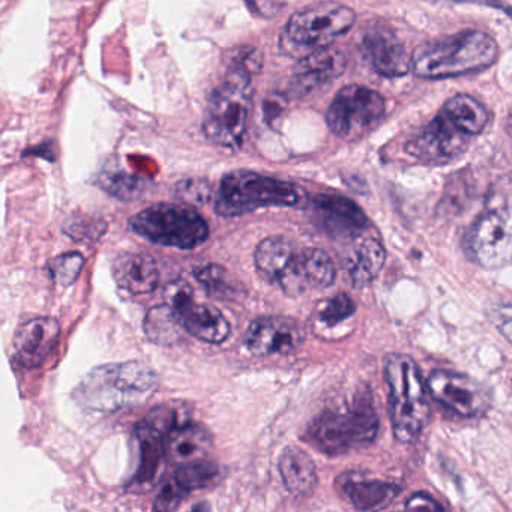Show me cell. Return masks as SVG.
I'll return each mask as SVG.
<instances>
[{
  "mask_svg": "<svg viewBox=\"0 0 512 512\" xmlns=\"http://www.w3.org/2000/svg\"><path fill=\"white\" fill-rule=\"evenodd\" d=\"M499 58L491 35L476 29L421 44L410 58V70L425 80H443L481 73Z\"/></svg>",
  "mask_w": 512,
  "mask_h": 512,
  "instance_id": "1",
  "label": "cell"
},
{
  "mask_svg": "<svg viewBox=\"0 0 512 512\" xmlns=\"http://www.w3.org/2000/svg\"><path fill=\"white\" fill-rule=\"evenodd\" d=\"M158 377L137 361L94 368L74 389L73 398L92 412H115L140 406L154 395Z\"/></svg>",
  "mask_w": 512,
  "mask_h": 512,
  "instance_id": "2",
  "label": "cell"
},
{
  "mask_svg": "<svg viewBox=\"0 0 512 512\" xmlns=\"http://www.w3.org/2000/svg\"><path fill=\"white\" fill-rule=\"evenodd\" d=\"M383 376L389 391L392 431L400 443L419 439L430 421L427 383L418 364L403 353H389L383 359Z\"/></svg>",
  "mask_w": 512,
  "mask_h": 512,
  "instance_id": "3",
  "label": "cell"
},
{
  "mask_svg": "<svg viewBox=\"0 0 512 512\" xmlns=\"http://www.w3.org/2000/svg\"><path fill=\"white\" fill-rule=\"evenodd\" d=\"M379 416L370 391H361L340 409H326L307 427V442L323 454L341 455L367 448L379 433Z\"/></svg>",
  "mask_w": 512,
  "mask_h": 512,
  "instance_id": "4",
  "label": "cell"
},
{
  "mask_svg": "<svg viewBox=\"0 0 512 512\" xmlns=\"http://www.w3.org/2000/svg\"><path fill=\"white\" fill-rule=\"evenodd\" d=\"M253 74L227 65L226 77L212 91L203 115L205 136L215 145L229 151H238L247 136Z\"/></svg>",
  "mask_w": 512,
  "mask_h": 512,
  "instance_id": "5",
  "label": "cell"
},
{
  "mask_svg": "<svg viewBox=\"0 0 512 512\" xmlns=\"http://www.w3.org/2000/svg\"><path fill=\"white\" fill-rule=\"evenodd\" d=\"M305 193L298 185L248 170L230 172L221 179L215 212L232 218L262 208H298Z\"/></svg>",
  "mask_w": 512,
  "mask_h": 512,
  "instance_id": "6",
  "label": "cell"
},
{
  "mask_svg": "<svg viewBox=\"0 0 512 512\" xmlns=\"http://www.w3.org/2000/svg\"><path fill=\"white\" fill-rule=\"evenodd\" d=\"M356 22L352 8L338 2H316L296 11L280 35V52L287 58L298 59L331 46L346 35Z\"/></svg>",
  "mask_w": 512,
  "mask_h": 512,
  "instance_id": "7",
  "label": "cell"
},
{
  "mask_svg": "<svg viewBox=\"0 0 512 512\" xmlns=\"http://www.w3.org/2000/svg\"><path fill=\"white\" fill-rule=\"evenodd\" d=\"M130 224L148 241L179 250H194L209 238L205 218L188 205L158 203L134 215Z\"/></svg>",
  "mask_w": 512,
  "mask_h": 512,
  "instance_id": "8",
  "label": "cell"
},
{
  "mask_svg": "<svg viewBox=\"0 0 512 512\" xmlns=\"http://www.w3.org/2000/svg\"><path fill=\"white\" fill-rule=\"evenodd\" d=\"M385 98L373 89L349 85L329 104L326 124L344 142H356L373 133L385 116Z\"/></svg>",
  "mask_w": 512,
  "mask_h": 512,
  "instance_id": "9",
  "label": "cell"
},
{
  "mask_svg": "<svg viewBox=\"0 0 512 512\" xmlns=\"http://www.w3.org/2000/svg\"><path fill=\"white\" fill-rule=\"evenodd\" d=\"M470 136L461 131L445 113L428 122L404 146L407 155L428 166H445L460 158L469 148Z\"/></svg>",
  "mask_w": 512,
  "mask_h": 512,
  "instance_id": "10",
  "label": "cell"
},
{
  "mask_svg": "<svg viewBox=\"0 0 512 512\" xmlns=\"http://www.w3.org/2000/svg\"><path fill=\"white\" fill-rule=\"evenodd\" d=\"M511 248V227L502 212H484L464 238L467 257L484 269H499L508 265Z\"/></svg>",
  "mask_w": 512,
  "mask_h": 512,
  "instance_id": "11",
  "label": "cell"
},
{
  "mask_svg": "<svg viewBox=\"0 0 512 512\" xmlns=\"http://www.w3.org/2000/svg\"><path fill=\"white\" fill-rule=\"evenodd\" d=\"M428 394L446 409L464 418L484 415L490 407L487 391L476 380L448 370H434L428 376Z\"/></svg>",
  "mask_w": 512,
  "mask_h": 512,
  "instance_id": "12",
  "label": "cell"
},
{
  "mask_svg": "<svg viewBox=\"0 0 512 512\" xmlns=\"http://www.w3.org/2000/svg\"><path fill=\"white\" fill-rule=\"evenodd\" d=\"M337 277L331 257L319 248H296L292 259L277 280L287 296H301L310 290H325Z\"/></svg>",
  "mask_w": 512,
  "mask_h": 512,
  "instance_id": "13",
  "label": "cell"
},
{
  "mask_svg": "<svg viewBox=\"0 0 512 512\" xmlns=\"http://www.w3.org/2000/svg\"><path fill=\"white\" fill-rule=\"evenodd\" d=\"M305 340V328L292 317L263 316L253 320L244 343L254 356H284L295 352Z\"/></svg>",
  "mask_w": 512,
  "mask_h": 512,
  "instance_id": "14",
  "label": "cell"
},
{
  "mask_svg": "<svg viewBox=\"0 0 512 512\" xmlns=\"http://www.w3.org/2000/svg\"><path fill=\"white\" fill-rule=\"evenodd\" d=\"M314 224L335 239L358 238L368 229V218L361 208L347 197L320 194L311 202Z\"/></svg>",
  "mask_w": 512,
  "mask_h": 512,
  "instance_id": "15",
  "label": "cell"
},
{
  "mask_svg": "<svg viewBox=\"0 0 512 512\" xmlns=\"http://www.w3.org/2000/svg\"><path fill=\"white\" fill-rule=\"evenodd\" d=\"M61 338V326L52 317H35L19 326L13 340L14 358L22 367L37 368Z\"/></svg>",
  "mask_w": 512,
  "mask_h": 512,
  "instance_id": "16",
  "label": "cell"
},
{
  "mask_svg": "<svg viewBox=\"0 0 512 512\" xmlns=\"http://www.w3.org/2000/svg\"><path fill=\"white\" fill-rule=\"evenodd\" d=\"M346 56L331 46L316 50L298 59L292 71L290 91L296 95H307L319 86L337 79L346 70Z\"/></svg>",
  "mask_w": 512,
  "mask_h": 512,
  "instance_id": "17",
  "label": "cell"
},
{
  "mask_svg": "<svg viewBox=\"0 0 512 512\" xmlns=\"http://www.w3.org/2000/svg\"><path fill=\"white\" fill-rule=\"evenodd\" d=\"M362 52L380 76L403 77L410 71V58L404 44L392 32L376 29L362 38Z\"/></svg>",
  "mask_w": 512,
  "mask_h": 512,
  "instance_id": "18",
  "label": "cell"
},
{
  "mask_svg": "<svg viewBox=\"0 0 512 512\" xmlns=\"http://www.w3.org/2000/svg\"><path fill=\"white\" fill-rule=\"evenodd\" d=\"M214 437L208 428L193 422H184L164 437V460L175 466L202 460L211 451Z\"/></svg>",
  "mask_w": 512,
  "mask_h": 512,
  "instance_id": "19",
  "label": "cell"
},
{
  "mask_svg": "<svg viewBox=\"0 0 512 512\" xmlns=\"http://www.w3.org/2000/svg\"><path fill=\"white\" fill-rule=\"evenodd\" d=\"M113 278L125 292L145 295L157 289L160 271L154 257L140 251H125L113 262Z\"/></svg>",
  "mask_w": 512,
  "mask_h": 512,
  "instance_id": "20",
  "label": "cell"
},
{
  "mask_svg": "<svg viewBox=\"0 0 512 512\" xmlns=\"http://www.w3.org/2000/svg\"><path fill=\"white\" fill-rule=\"evenodd\" d=\"M181 317L185 332L209 344H221L230 337L232 328L229 320L218 308L208 304H199L193 298L176 308Z\"/></svg>",
  "mask_w": 512,
  "mask_h": 512,
  "instance_id": "21",
  "label": "cell"
},
{
  "mask_svg": "<svg viewBox=\"0 0 512 512\" xmlns=\"http://www.w3.org/2000/svg\"><path fill=\"white\" fill-rule=\"evenodd\" d=\"M341 493L359 511H376L391 505L401 493V487L392 482L368 479L353 473L343 475L340 484Z\"/></svg>",
  "mask_w": 512,
  "mask_h": 512,
  "instance_id": "22",
  "label": "cell"
},
{
  "mask_svg": "<svg viewBox=\"0 0 512 512\" xmlns=\"http://www.w3.org/2000/svg\"><path fill=\"white\" fill-rule=\"evenodd\" d=\"M283 484L295 496L311 493L317 484V470L313 458L298 446H287L278 458Z\"/></svg>",
  "mask_w": 512,
  "mask_h": 512,
  "instance_id": "23",
  "label": "cell"
},
{
  "mask_svg": "<svg viewBox=\"0 0 512 512\" xmlns=\"http://www.w3.org/2000/svg\"><path fill=\"white\" fill-rule=\"evenodd\" d=\"M386 250L376 238H367L358 245L347 263V275L356 289L370 286L385 266Z\"/></svg>",
  "mask_w": 512,
  "mask_h": 512,
  "instance_id": "24",
  "label": "cell"
},
{
  "mask_svg": "<svg viewBox=\"0 0 512 512\" xmlns=\"http://www.w3.org/2000/svg\"><path fill=\"white\" fill-rule=\"evenodd\" d=\"M296 248L298 245L283 236H269L263 239L254 251V265L260 277L268 283H277Z\"/></svg>",
  "mask_w": 512,
  "mask_h": 512,
  "instance_id": "25",
  "label": "cell"
},
{
  "mask_svg": "<svg viewBox=\"0 0 512 512\" xmlns=\"http://www.w3.org/2000/svg\"><path fill=\"white\" fill-rule=\"evenodd\" d=\"M442 112L467 136H478L488 124V110L481 101L458 94L443 104Z\"/></svg>",
  "mask_w": 512,
  "mask_h": 512,
  "instance_id": "26",
  "label": "cell"
},
{
  "mask_svg": "<svg viewBox=\"0 0 512 512\" xmlns=\"http://www.w3.org/2000/svg\"><path fill=\"white\" fill-rule=\"evenodd\" d=\"M184 326L175 308L169 304L151 308L145 317V334L152 343L175 346L184 338Z\"/></svg>",
  "mask_w": 512,
  "mask_h": 512,
  "instance_id": "27",
  "label": "cell"
},
{
  "mask_svg": "<svg viewBox=\"0 0 512 512\" xmlns=\"http://www.w3.org/2000/svg\"><path fill=\"white\" fill-rule=\"evenodd\" d=\"M136 436L140 442V466L136 473V484L151 485L164 460V437L140 427H136Z\"/></svg>",
  "mask_w": 512,
  "mask_h": 512,
  "instance_id": "28",
  "label": "cell"
},
{
  "mask_svg": "<svg viewBox=\"0 0 512 512\" xmlns=\"http://www.w3.org/2000/svg\"><path fill=\"white\" fill-rule=\"evenodd\" d=\"M220 467L214 461L202 460L182 464L175 473V481L187 493L212 487L220 479Z\"/></svg>",
  "mask_w": 512,
  "mask_h": 512,
  "instance_id": "29",
  "label": "cell"
},
{
  "mask_svg": "<svg viewBox=\"0 0 512 512\" xmlns=\"http://www.w3.org/2000/svg\"><path fill=\"white\" fill-rule=\"evenodd\" d=\"M196 280L202 284L203 289L218 299H233L238 296V289L229 272L220 265L200 266L194 272Z\"/></svg>",
  "mask_w": 512,
  "mask_h": 512,
  "instance_id": "30",
  "label": "cell"
},
{
  "mask_svg": "<svg viewBox=\"0 0 512 512\" xmlns=\"http://www.w3.org/2000/svg\"><path fill=\"white\" fill-rule=\"evenodd\" d=\"M184 422H187V419L184 418L182 407L166 403L163 404V406L152 409L151 412L137 424V427L145 428V430L151 431V433L166 437V434L169 433L170 430L178 427V425L184 424Z\"/></svg>",
  "mask_w": 512,
  "mask_h": 512,
  "instance_id": "31",
  "label": "cell"
},
{
  "mask_svg": "<svg viewBox=\"0 0 512 512\" xmlns=\"http://www.w3.org/2000/svg\"><path fill=\"white\" fill-rule=\"evenodd\" d=\"M85 265V257L80 253H65L56 257L49 265L50 275L58 286L68 287L79 278Z\"/></svg>",
  "mask_w": 512,
  "mask_h": 512,
  "instance_id": "32",
  "label": "cell"
},
{
  "mask_svg": "<svg viewBox=\"0 0 512 512\" xmlns=\"http://www.w3.org/2000/svg\"><path fill=\"white\" fill-rule=\"evenodd\" d=\"M101 185L104 190L109 191L113 196L122 200L139 199L145 190V182L136 176L125 175V173H116V175H106L101 178Z\"/></svg>",
  "mask_w": 512,
  "mask_h": 512,
  "instance_id": "33",
  "label": "cell"
},
{
  "mask_svg": "<svg viewBox=\"0 0 512 512\" xmlns=\"http://www.w3.org/2000/svg\"><path fill=\"white\" fill-rule=\"evenodd\" d=\"M356 313V304L346 293H338L334 298L326 301L319 311L320 322L326 326H337Z\"/></svg>",
  "mask_w": 512,
  "mask_h": 512,
  "instance_id": "34",
  "label": "cell"
},
{
  "mask_svg": "<svg viewBox=\"0 0 512 512\" xmlns=\"http://www.w3.org/2000/svg\"><path fill=\"white\" fill-rule=\"evenodd\" d=\"M106 232V223L97 218L73 217L65 224V233L76 241H97Z\"/></svg>",
  "mask_w": 512,
  "mask_h": 512,
  "instance_id": "35",
  "label": "cell"
},
{
  "mask_svg": "<svg viewBox=\"0 0 512 512\" xmlns=\"http://www.w3.org/2000/svg\"><path fill=\"white\" fill-rule=\"evenodd\" d=\"M262 62V53L256 47H238L227 56V65L247 70L253 76H256L262 70Z\"/></svg>",
  "mask_w": 512,
  "mask_h": 512,
  "instance_id": "36",
  "label": "cell"
},
{
  "mask_svg": "<svg viewBox=\"0 0 512 512\" xmlns=\"http://www.w3.org/2000/svg\"><path fill=\"white\" fill-rule=\"evenodd\" d=\"M176 194L179 199L190 203V205H205L211 199V187L206 181L190 179V181H184L178 185Z\"/></svg>",
  "mask_w": 512,
  "mask_h": 512,
  "instance_id": "37",
  "label": "cell"
},
{
  "mask_svg": "<svg viewBox=\"0 0 512 512\" xmlns=\"http://www.w3.org/2000/svg\"><path fill=\"white\" fill-rule=\"evenodd\" d=\"M187 494L184 488L176 484L175 479L167 481L158 493L157 499H155L154 509L161 512L175 511Z\"/></svg>",
  "mask_w": 512,
  "mask_h": 512,
  "instance_id": "38",
  "label": "cell"
},
{
  "mask_svg": "<svg viewBox=\"0 0 512 512\" xmlns=\"http://www.w3.org/2000/svg\"><path fill=\"white\" fill-rule=\"evenodd\" d=\"M254 16L260 19H274L283 10L286 0H245Z\"/></svg>",
  "mask_w": 512,
  "mask_h": 512,
  "instance_id": "39",
  "label": "cell"
},
{
  "mask_svg": "<svg viewBox=\"0 0 512 512\" xmlns=\"http://www.w3.org/2000/svg\"><path fill=\"white\" fill-rule=\"evenodd\" d=\"M407 509H433V511H442L443 506L437 502L436 499L430 496L427 493H416L413 496H410L406 502Z\"/></svg>",
  "mask_w": 512,
  "mask_h": 512,
  "instance_id": "40",
  "label": "cell"
},
{
  "mask_svg": "<svg viewBox=\"0 0 512 512\" xmlns=\"http://www.w3.org/2000/svg\"><path fill=\"white\" fill-rule=\"evenodd\" d=\"M431 2H452V4H479L485 7L502 8L499 0H431Z\"/></svg>",
  "mask_w": 512,
  "mask_h": 512,
  "instance_id": "41",
  "label": "cell"
}]
</instances>
